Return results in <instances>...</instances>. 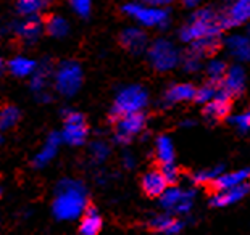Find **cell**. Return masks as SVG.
<instances>
[{
	"mask_svg": "<svg viewBox=\"0 0 250 235\" xmlns=\"http://www.w3.org/2000/svg\"><path fill=\"white\" fill-rule=\"evenodd\" d=\"M86 189L78 180H62L57 187L54 215L58 219H74L86 211Z\"/></svg>",
	"mask_w": 250,
	"mask_h": 235,
	"instance_id": "obj_2",
	"label": "cell"
},
{
	"mask_svg": "<svg viewBox=\"0 0 250 235\" xmlns=\"http://www.w3.org/2000/svg\"><path fill=\"white\" fill-rule=\"evenodd\" d=\"M62 137L57 134V132H52V134L47 137V140L44 143V147L41 148V152L36 155L33 164L36 168H44L45 164H49L52 159L55 158V155L58 152V147H60Z\"/></svg>",
	"mask_w": 250,
	"mask_h": 235,
	"instance_id": "obj_18",
	"label": "cell"
},
{
	"mask_svg": "<svg viewBox=\"0 0 250 235\" xmlns=\"http://www.w3.org/2000/svg\"><path fill=\"white\" fill-rule=\"evenodd\" d=\"M120 42L127 52L134 53V55H139L148 47L147 34L141 28H126L120 36Z\"/></svg>",
	"mask_w": 250,
	"mask_h": 235,
	"instance_id": "obj_12",
	"label": "cell"
},
{
	"mask_svg": "<svg viewBox=\"0 0 250 235\" xmlns=\"http://www.w3.org/2000/svg\"><path fill=\"white\" fill-rule=\"evenodd\" d=\"M148 103L147 90L141 85H127L121 89L115 98L113 108H111V119H118L121 116L142 113Z\"/></svg>",
	"mask_w": 250,
	"mask_h": 235,
	"instance_id": "obj_3",
	"label": "cell"
},
{
	"mask_svg": "<svg viewBox=\"0 0 250 235\" xmlns=\"http://www.w3.org/2000/svg\"><path fill=\"white\" fill-rule=\"evenodd\" d=\"M192 203H194V192L192 190H184L183 194V198H181L179 205L176 206L178 213H189L190 208H192Z\"/></svg>",
	"mask_w": 250,
	"mask_h": 235,
	"instance_id": "obj_36",
	"label": "cell"
},
{
	"mask_svg": "<svg viewBox=\"0 0 250 235\" xmlns=\"http://www.w3.org/2000/svg\"><path fill=\"white\" fill-rule=\"evenodd\" d=\"M162 173L165 176V179L168 180V184H176L178 182V177H179V171L178 168L173 164H165V166H162Z\"/></svg>",
	"mask_w": 250,
	"mask_h": 235,
	"instance_id": "obj_37",
	"label": "cell"
},
{
	"mask_svg": "<svg viewBox=\"0 0 250 235\" xmlns=\"http://www.w3.org/2000/svg\"><path fill=\"white\" fill-rule=\"evenodd\" d=\"M231 124L236 127L239 132H249L250 131V110L246 111V113H241L231 118Z\"/></svg>",
	"mask_w": 250,
	"mask_h": 235,
	"instance_id": "obj_33",
	"label": "cell"
},
{
	"mask_svg": "<svg viewBox=\"0 0 250 235\" xmlns=\"http://www.w3.org/2000/svg\"><path fill=\"white\" fill-rule=\"evenodd\" d=\"M195 87L189 82H179L173 84L167 92H165L163 103L165 105H174L183 103V101H190L195 98Z\"/></svg>",
	"mask_w": 250,
	"mask_h": 235,
	"instance_id": "obj_17",
	"label": "cell"
},
{
	"mask_svg": "<svg viewBox=\"0 0 250 235\" xmlns=\"http://www.w3.org/2000/svg\"><path fill=\"white\" fill-rule=\"evenodd\" d=\"M183 3L186 5V7L194 8V7H197L199 3H202V0H183Z\"/></svg>",
	"mask_w": 250,
	"mask_h": 235,
	"instance_id": "obj_39",
	"label": "cell"
},
{
	"mask_svg": "<svg viewBox=\"0 0 250 235\" xmlns=\"http://www.w3.org/2000/svg\"><path fill=\"white\" fill-rule=\"evenodd\" d=\"M225 28H236L250 21V0H232L221 15Z\"/></svg>",
	"mask_w": 250,
	"mask_h": 235,
	"instance_id": "obj_9",
	"label": "cell"
},
{
	"mask_svg": "<svg viewBox=\"0 0 250 235\" xmlns=\"http://www.w3.org/2000/svg\"><path fill=\"white\" fill-rule=\"evenodd\" d=\"M216 90H218V87L215 84L202 85V87H199L195 90V98L194 100L200 105H207L210 100H213V97L216 95Z\"/></svg>",
	"mask_w": 250,
	"mask_h": 235,
	"instance_id": "obj_31",
	"label": "cell"
},
{
	"mask_svg": "<svg viewBox=\"0 0 250 235\" xmlns=\"http://www.w3.org/2000/svg\"><path fill=\"white\" fill-rule=\"evenodd\" d=\"M3 71H5V63H3L2 60H0V76L3 74Z\"/></svg>",
	"mask_w": 250,
	"mask_h": 235,
	"instance_id": "obj_40",
	"label": "cell"
},
{
	"mask_svg": "<svg viewBox=\"0 0 250 235\" xmlns=\"http://www.w3.org/2000/svg\"><path fill=\"white\" fill-rule=\"evenodd\" d=\"M246 71H244L242 66L239 65H234L231 68H228V71L225 74L221 81V89L229 95V97H239L244 89H246Z\"/></svg>",
	"mask_w": 250,
	"mask_h": 235,
	"instance_id": "obj_11",
	"label": "cell"
},
{
	"mask_svg": "<svg viewBox=\"0 0 250 235\" xmlns=\"http://www.w3.org/2000/svg\"><path fill=\"white\" fill-rule=\"evenodd\" d=\"M123 163H125L126 168H132V166H134V158H132V155H125Z\"/></svg>",
	"mask_w": 250,
	"mask_h": 235,
	"instance_id": "obj_38",
	"label": "cell"
},
{
	"mask_svg": "<svg viewBox=\"0 0 250 235\" xmlns=\"http://www.w3.org/2000/svg\"><path fill=\"white\" fill-rule=\"evenodd\" d=\"M229 111H231V97L220 87L216 90V95L213 97V100H210L208 103L205 105L204 115L207 119H210V121H220V119H225V118L229 115Z\"/></svg>",
	"mask_w": 250,
	"mask_h": 235,
	"instance_id": "obj_10",
	"label": "cell"
},
{
	"mask_svg": "<svg viewBox=\"0 0 250 235\" xmlns=\"http://www.w3.org/2000/svg\"><path fill=\"white\" fill-rule=\"evenodd\" d=\"M181 61H183V66H184L186 71H197V69L200 68L202 57L197 55L195 52L189 50L188 55H184V58H181Z\"/></svg>",
	"mask_w": 250,
	"mask_h": 235,
	"instance_id": "obj_34",
	"label": "cell"
},
{
	"mask_svg": "<svg viewBox=\"0 0 250 235\" xmlns=\"http://www.w3.org/2000/svg\"><path fill=\"white\" fill-rule=\"evenodd\" d=\"M141 187L147 196H160L168 189V180L160 169H152L142 176Z\"/></svg>",
	"mask_w": 250,
	"mask_h": 235,
	"instance_id": "obj_14",
	"label": "cell"
},
{
	"mask_svg": "<svg viewBox=\"0 0 250 235\" xmlns=\"http://www.w3.org/2000/svg\"><path fill=\"white\" fill-rule=\"evenodd\" d=\"M36 68H37V63L28 57H15L13 60L8 61L10 73H12L13 76H18V78L33 76Z\"/></svg>",
	"mask_w": 250,
	"mask_h": 235,
	"instance_id": "obj_23",
	"label": "cell"
},
{
	"mask_svg": "<svg viewBox=\"0 0 250 235\" xmlns=\"http://www.w3.org/2000/svg\"><path fill=\"white\" fill-rule=\"evenodd\" d=\"M89 134L86 119L81 113L78 111H66L65 115V126H63L62 132V140H65L68 145H83L86 142Z\"/></svg>",
	"mask_w": 250,
	"mask_h": 235,
	"instance_id": "obj_8",
	"label": "cell"
},
{
	"mask_svg": "<svg viewBox=\"0 0 250 235\" xmlns=\"http://www.w3.org/2000/svg\"><path fill=\"white\" fill-rule=\"evenodd\" d=\"M225 29L221 13L213 8H199L181 28L179 39L188 42L190 50L204 58L218 47L220 36Z\"/></svg>",
	"mask_w": 250,
	"mask_h": 235,
	"instance_id": "obj_1",
	"label": "cell"
},
{
	"mask_svg": "<svg viewBox=\"0 0 250 235\" xmlns=\"http://www.w3.org/2000/svg\"><path fill=\"white\" fill-rule=\"evenodd\" d=\"M42 29H44V24L37 17H31L26 18L24 21L17 24V34L20 39H23L24 42H29L33 44L34 40L39 39V36L42 34Z\"/></svg>",
	"mask_w": 250,
	"mask_h": 235,
	"instance_id": "obj_19",
	"label": "cell"
},
{
	"mask_svg": "<svg viewBox=\"0 0 250 235\" xmlns=\"http://www.w3.org/2000/svg\"><path fill=\"white\" fill-rule=\"evenodd\" d=\"M226 71H228V66L223 60H211L208 61V65H207V78H208L210 84H215V85L221 84Z\"/></svg>",
	"mask_w": 250,
	"mask_h": 235,
	"instance_id": "obj_28",
	"label": "cell"
},
{
	"mask_svg": "<svg viewBox=\"0 0 250 235\" xmlns=\"http://www.w3.org/2000/svg\"><path fill=\"white\" fill-rule=\"evenodd\" d=\"M184 190L178 189V187H169L158 196L160 198V205L165 210H176V206L179 205L181 198H183Z\"/></svg>",
	"mask_w": 250,
	"mask_h": 235,
	"instance_id": "obj_27",
	"label": "cell"
},
{
	"mask_svg": "<svg viewBox=\"0 0 250 235\" xmlns=\"http://www.w3.org/2000/svg\"><path fill=\"white\" fill-rule=\"evenodd\" d=\"M110 155V147L102 140H97L90 145V157L95 163H102L108 158Z\"/></svg>",
	"mask_w": 250,
	"mask_h": 235,
	"instance_id": "obj_32",
	"label": "cell"
},
{
	"mask_svg": "<svg viewBox=\"0 0 250 235\" xmlns=\"http://www.w3.org/2000/svg\"><path fill=\"white\" fill-rule=\"evenodd\" d=\"M249 177H250V169L232 171V173H221L213 182L210 184V190L211 192H221V190L232 189V187L247 182Z\"/></svg>",
	"mask_w": 250,
	"mask_h": 235,
	"instance_id": "obj_16",
	"label": "cell"
},
{
	"mask_svg": "<svg viewBox=\"0 0 250 235\" xmlns=\"http://www.w3.org/2000/svg\"><path fill=\"white\" fill-rule=\"evenodd\" d=\"M123 13L139 23L144 28H165L169 23V13L163 7L129 2L123 5Z\"/></svg>",
	"mask_w": 250,
	"mask_h": 235,
	"instance_id": "obj_4",
	"label": "cell"
},
{
	"mask_svg": "<svg viewBox=\"0 0 250 235\" xmlns=\"http://www.w3.org/2000/svg\"><path fill=\"white\" fill-rule=\"evenodd\" d=\"M250 192V185L247 182H244L241 185H236L232 189L221 190V192H213L210 200V205L215 208H225L229 206L232 203H237L239 200H242L244 196Z\"/></svg>",
	"mask_w": 250,
	"mask_h": 235,
	"instance_id": "obj_13",
	"label": "cell"
},
{
	"mask_svg": "<svg viewBox=\"0 0 250 235\" xmlns=\"http://www.w3.org/2000/svg\"><path fill=\"white\" fill-rule=\"evenodd\" d=\"M228 53L239 63L250 61V37L244 34H234L226 39Z\"/></svg>",
	"mask_w": 250,
	"mask_h": 235,
	"instance_id": "obj_15",
	"label": "cell"
},
{
	"mask_svg": "<svg viewBox=\"0 0 250 235\" xmlns=\"http://www.w3.org/2000/svg\"><path fill=\"white\" fill-rule=\"evenodd\" d=\"M155 158L157 161L165 166V164L174 163V147L173 140L168 136H160L155 142Z\"/></svg>",
	"mask_w": 250,
	"mask_h": 235,
	"instance_id": "obj_22",
	"label": "cell"
},
{
	"mask_svg": "<svg viewBox=\"0 0 250 235\" xmlns=\"http://www.w3.org/2000/svg\"><path fill=\"white\" fill-rule=\"evenodd\" d=\"M102 231V217L94 206H87L79 224V235H99Z\"/></svg>",
	"mask_w": 250,
	"mask_h": 235,
	"instance_id": "obj_20",
	"label": "cell"
},
{
	"mask_svg": "<svg viewBox=\"0 0 250 235\" xmlns=\"http://www.w3.org/2000/svg\"><path fill=\"white\" fill-rule=\"evenodd\" d=\"M147 122V118L144 113L126 115L115 119V142L118 143H129L136 136H139L144 131Z\"/></svg>",
	"mask_w": 250,
	"mask_h": 235,
	"instance_id": "obj_7",
	"label": "cell"
},
{
	"mask_svg": "<svg viewBox=\"0 0 250 235\" xmlns=\"http://www.w3.org/2000/svg\"><path fill=\"white\" fill-rule=\"evenodd\" d=\"M21 113L17 106L5 105L0 108V131H8L18 124Z\"/></svg>",
	"mask_w": 250,
	"mask_h": 235,
	"instance_id": "obj_25",
	"label": "cell"
},
{
	"mask_svg": "<svg viewBox=\"0 0 250 235\" xmlns=\"http://www.w3.org/2000/svg\"><path fill=\"white\" fill-rule=\"evenodd\" d=\"M221 173H223V168H221V166H218V168H213V169L197 171V173H194L192 176H190V177H192V182H194V184H199V185H210Z\"/></svg>",
	"mask_w": 250,
	"mask_h": 235,
	"instance_id": "obj_30",
	"label": "cell"
},
{
	"mask_svg": "<svg viewBox=\"0 0 250 235\" xmlns=\"http://www.w3.org/2000/svg\"><path fill=\"white\" fill-rule=\"evenodd\" d=\"M55 89L58 94L71 97L83 84V69L76 61H63L55 71Z\"/></svg>",
	"mask_w": 250,
	"mask_h": 235,
	"instance_id": "obj_6",
	"label": "cell"
},
{
	"mask_svg": "<svg viewBox=\"0 0 250 235\" xmlns=\"http://www.w3.org/2000/svg\"><path fill=\"white\" fill-rule=\"evenodd\" d=\"M45 29L47 33L54 37H65L68 34V31H70V24L60 15H52L45 21Z\"/></svg>",
	"mask_w": 250,
	"mask_h": 235,
	"instance_id": "obj_26",
	"label": "cell"
},
{
	"mask_svg": "<svg viewBox=\"0 0 250 235\" xmlns=\"http://www.w3.org/2000/svg\"><path fill=\"white\" fill-rule=\"evenodd\" d=\"M0 196H2V190H0Z\"/></svg>",
	"mask_w": 250,
	"mask_h": 235,
	"instance_id": "obj_41",
	"label": "cell"
},
{
	"mask_svg": "<svg viewBox=\"0 0 250 235\" xmlns=\"http://www.w3.org/2000/svg\"><path fill=\"white\" fill-rule=\"evenodd\" d=\"M71 8L74 10V13L79 15L81 18H87L92 8V0H70Z\"/></svg>",
	"mask_w": 250,
	"mask_h": 235,
	"instance_id": "obj_35",
	"label": "cell"
},
{
	"mask_svg": "<svg viewBox=\"0 0 250 235\" xmlns=\"http://www.w3.org/2000/svg\"><path fill=\"white\" fill-rule=\"evenodd\" d=\"M45 2L47 0H18L17 8L23 17L31 18L41 13V10L45 7Z\"/></svg>",
	"mask_w": 250,
	"mask_h": 235,
	"instance_id": "obj_29",
	"label": "cell"
},
{
	"mask_svg": "<svg viewBox=\"0 0 250 235\" xmlns=\"http://www.w3.org/2000/svg\"><path fill=\"white\" fill-rule=\"evenodd\" d=\"M52 74V65L50 61H44L41 66L36 68L34 74L31 76V90L36 94H41V92H45V87H47V82H49V78Z\"/></svg>",
	"mask_w": 250,
	"mask_h": 235,
	"instance_id": "obj_24",
	"label": "cell"
},
{
	"mask_svg": "<svg viewBox=\"0 0 250 235\" xmlns=\"http://www.w3.org/2000/svg\"><path fill=\"white\" fill-rule=\"evenodd\" d=\"M148 227L155 232H162L167 235H176L181 232V229H183V224H181L178 219H174L168 215H160L148 221Z\"/></svg>",
	"mask_w": 250,
	"mask_h": 235,
	"instance_id": "obj_21",
	"label": "cell"
},
{
	"mask_svg": "<svg viewBox=\"0 0 250 235\" xmlns=\"http://www.w3.org/2000/svg\"><path fill=\"white\" fill-rule=\"evenodd\" d=\"M0 142H2V137H0Z\"/></svg>",
	"mask_w": 250,
	"mask_h": 235,
	"instance_id": "obj_42",
	"label": "cell"
},
{
	"mask_svg": "<svg viewBox=\"0 0 250 235\" xmlns=\"http://www.w3.org/2000/svg\"><path fill=\"white\" fill-rule=\"evenodd\" d=\"M147 58L153 69L167 73L181 63V52L173 42L167 39H157L147 47Z\"/></svg>",
	"mask_w": 250,
	"mask_h": 235,
	"instance_id": "obj_5",
	"label": "cell"
}]
</instances>
